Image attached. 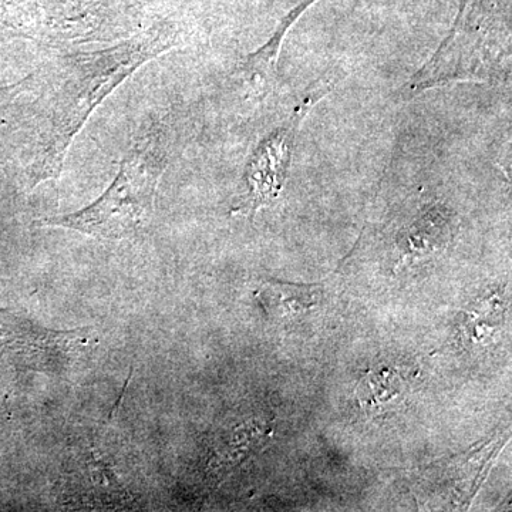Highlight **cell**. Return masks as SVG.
Returning <instances> with one entry per match:
<instances>
[{"instance_id":"277c9868","label":"cell","mask_w":512,"mask_h":512,"mask_svg":"<svg viewBox=\"0 0 512 512\" xmlns=\"http://www.w3.org/2000/svg\"><path fill=\"white\" fill-rule=\"evenodd\" d=\"M84 330L56 332L37 326L19 313L0 309V348L26 353L64 355L86 343Z\"/></svg>"},{"instance_id":"3957f363","label":"cell","mask_w":512,"mask_h":512,"mask_svg":"<svg viewBox=\"0 0 512 512\" xmlns=\"http://www.w3.org/2000/svg\"><path fill=\"white\" fill-rule=\"evenodd\" d=\"M315 99L306 100L288 123L266 138L252 157L247 170L248 210H258L278 197L292 157V144L299 124Z\"/></svg>"},{"instance_id":"52a82bcc","label":"cell","mask_w":512,"mask_h":512,"mask_svg":"<svg viewBox=\"0 0 512 512\" xmlns=\"http://www.w3.org/2000/svg\"><path fill=\"white\" fill-rule=\"evenodd\" d=\"M274 292L276 303L281 305L289 315L308 311L318 302V292L312 288H293V286L276 285L271 289Z\"/></svg>"},{"instance_id":"5b68a950","label":"cell","mask_w":512,"mask_h":512,"mask_svg":"<svg viewBox=\"0 0 512 512\" xmlns=\"http://www.w3.org/2000/svg\"><path fill=\"white\" fill-rule=\"evenodd\" d=\"M312 2H315V0H308L298 9L293 10L274 37L264 47H261V50L249 56L247 62L242 66L245 80L256 94H266L274 87L276 63H278L279 52H281V45L284 42L286 32L292 28L293 22L301 16V13L305 12V9Z\"/></svg>"},{"instance_id":"8992f818","label":"cell","mask_w":512,"mask_h":512,"mask_svg":"<svg viewBox=\"0 0 512 512\" xmlns=\"http://www.w3.org/2000/svg\"><path fill=\"white\" fill-rule=\"evenodd\" d=\"M406 392V383L393 369H380L367 373L357 386V400L369 413H380L389 409Z\"/></svg>"},{"instance_id":"6da1fadb","label":"cell","mask_w":512,"mask_h":512,"mask_svg":"<svg viewBox=\"0 0 512 512\" xmlns=\"http://www.w3.org/2000/svg\"><path fill=\"white\" fill-rule=\"evenodd\" d=\"M175 43L171 30L158 28L107 49L60 60L50 77L49 119L32 165L33 184L59 177L74 138L94 110L131 74L170 50Z\"/></svg>"},{"instance_id":"7a4b0ae2","label":"cell","mask_w":512,"mask_h":512,"mask_svg":"<svg viewBox=\"0 0 512 512\" xmlns=\"http://www.w3.org/2000/svg\"><path fill=\"white\" fill-rule=\"evenodd\" d=\"M165 164L163 128L148 131L123 158L119 174L99 200L73 214L46 218L43 224L72 229L103 241L136 237L153 218Z\"/></svg>"}]
</instances>
